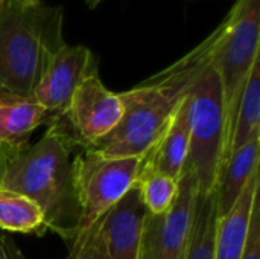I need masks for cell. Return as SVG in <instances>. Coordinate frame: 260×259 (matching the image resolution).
<instances>
[{"instance_id":"obj_1","label":"cell","mask_w":260,"mask_h":259,"mask_svg":"<svg viewBox=\"0 0 260 259\" xmlns=\"http://www.w3.org/2000/svg\"><path fill=\"white\" fill-rule=\"evenodd\" d=\"M222 23L183 58L119 93L123 114L119 125L90 148L105 157H145L168 130L195 81L210 66Z\"/></svg>"},{"instance_id":"obj_21","label":"cell","mask_w":260,"mask_h":259,"mask_svg":"<svg viewBox=\"0 0 260 259\" xmlns=\"http://www.w3.org/2000/svg\"><path fill=\"white\" fill-rule=\"evenodd\" d=\"M21 147H15V145H9L6 142H2L0 140V186H2V182H3V177L11 165V162L14 160L15 154L18 153Z\"/></svg>"},{"instance_id":"obj_2","label":"cell","mask_w":260,"mask_h":259,"mask_svg":"<svg viewBox=\"0 0 260 259\" xmlns=\"http://www.w3.org/2000/svg\"><path fill=\"white\" fill-rule=\"evenodd\" d=\"M76 148L53 124L34 145H24L11 162L2 186L26 195L44 214L46 229L67 243L79 226V206L73 185L72 151Z\"/></svg>"},{"instance_id":"obj_11","label":"cell","mask_w":260,"mask_h":259,"mask_svg":"<svg viewBox=\"0 0 260 259\" xmlns=\"http://www.w3.org/2000/svg\"><path fill=\"white\" fill-rule=\"evenodd\" d=\"M189 145H190V127H189L187 101L184 98L174 119L171 121L168 130L143 157L140 174L160 172L180 180L189 156Z\"/></svg>"},{"instance_id":"obj_7","label":"cell","mask_w":260,"mask_h":259,"mask_svg":"<svg viewBox=\"0 0 260 259\" xmlns=\"http://www.w3.org/2000/svg\"><path fill=\"white\" fill-rule=\"evenodd\" d=\"M122 114L119 93L108 90L96 73L78 87L67 111L52 118L49 124H53L76 148L85 150L111 133Z\"/></svg>"},{"instance_id":"obj_19","label":"cell","mask_w":260,"mask_h":259,"mask_svg":"<svg viewBox=\"0 0 260 259\" xmlns=\"http://www.w3.org/2000/svg\"><path fill=\"white\" fill-rule=\"evenodd\" d=\"M64 259H111L101 232V218L75 234Z\"/></svg>"},{"instance_id":"obj_3","label":"cell","mask_w":260,"mask_h":259,"mask_svg":"<svg viewBox=\"0 0 260 259\" xmlns=\"http://www.w3.org/2000/svg\"><path fill=\"white\" fill-rule=\"evenodd\" d=\"M64 9L21 0L0 2V84L32 98L55 53L66 46Z\"/></svg>"},{"instance_id":"obj_13","label":"cell","mask_w":260,"mask_h":259,"mask_svg":"<svg viewBox=\"0 0 260 259\" xmlns=\"http://www.w3.org/2000/svg\"><path fill=\"white\" fill-rule=\"evenodd\" d=\"M259 197V171L251 177L232 211L218 218L215 235V259H241L253 205Z\"/></svg>"},{"instance_id":"obj_22","label":"cell","mask_w":260,"mask_h":259,"mask_svg":"<svg viewBox=\"0 0 260 259\" xmlns=\"http://www.w3.org/2000/svg\"><path fill=\"white\" fill-rule=\"evenodd\" d=\"M2 243H3V249H5V255L6 259H26L23 255V252L18 249V246L15 244V241L9 237H2Z\"/></svg>"},{"instance_id":"obj_16","label":"cell","mask_w":260,"mask_h":259,"mask_svg":"<svg viewBox=\"0 0 260 259\" xmlns=\"http://www.w3.org/2000/svg\"><path fill=\"white\" fill-rule=\"evenodd\" d=\"M216 221V189L207 194L198 192L184 259H215Z\"/></svg>"},{"instance_id":"obj_10","label":"cell","mask_w":260,"mask_h":259,"mask_svg":"<svg viewBox=\"0 0 260 259\" xmlns=\"http://www.w3.org/2000/svg\"><path fill=\"white\" fill-rule=\"evenodd\" d=\"M149 212L136 183L101 217V232L111 259H140Z\"/></svg>"},{"instance_id":"obj_24","label":"cell","mask_w":260,"mask_h":259,"mask_svg":"<svg viewBox=\"0 0 260 259\" xmlns=\"http://www.w3.org/2000/svg\"><path fill=\"white\" fill-rule=\"evenodd\" d=\"M0 259H6L5 249H3V243H2V235H0Z\"/></svg>"},{"instance_id":"obj_20","label":"cell","mask_w":260,"mask_h":259,"mask_svg":"<svg viewBox=\"0 0 260 259\" xmlns=\"http://www.w3.org/2000/svg\"><path fill=\"white\" fill-rule=\"evenodd\" d=\"M241 259H260V208L259 197L253 205L248 234Z\"/></svg>"},{"instance_id":"obj_4","label":"cell","mask_w":260,"mask_h":259,"mask_svg":"<svg viewBox=\"0 0 260 259\" xmlns=\"http://www.w3.org/2000/svg\"><path fill=\"white\" fill-rule=\"evenodd\" d=\"M186 101L190 145L184 169L193 174L198 192H213L225 163L227 130L221 79L212 63L195 81Z\"/></svg>"},{"instance_id":"obj_14","label":"cell","mask_w":260,"mask_h":259,"mask_svg":"<svg viewBox=\"0 0 260 259\" xmlns=\"http://www.w3.org/2000/svg\"><path fill=\"white\" fill-rule=\"evenodd\" d=\"M259 151L260 131L235 151L225 162L216 188L218 218L232 211L251 177L259 171Z\"/></svg>"},{"instance_id":"obj_18","label":"cell","mask_w":260,"mask_h":259,"mask_svg":"<svg viewBox=\"0 0 260 259\" xmlns=\"http://www.w3.org/2000/svg\"><path fill=\"white\" fill-rule=\"evenodd\" d=\"M137 185L149 215L166 214L178 194V180L160 172L139 174Z\"/></svg>"},{"instance_id":"obj_23","label":"cell","mask_w":260,"mask_h":259,"mask_svg":"<svg viewBox=\"0 0 260 259\" xmlns=\"http://www.w3.org/2000/svg\"><path fill=\"white\" fill-rule=\"evenodd\" d=\"M101 2H102V0H85V3H87V6H88L90 9H94Z\"/></svg>"},{"instance_id":"obj_26","label":"cell","mask_w":260,"mask_h":259,"mask_svg":"<svg viewBox=\"0 0 260 259\" xmlns=\"http://www.w3.org/2000/svg\"><path fill=\"white\" fill-rule=\"evenodd\" d=\"M0 2H2V0H0Z\"/></svg>"},{"instance_id":"obj_5","label":"cell","mask_w":260,"mask_h":259,"mask_svg":"<svg viewBox=\"0 0 260 259\" xmlns=\"http://www.w3.org/2000/svg\"><path fill=\"white\" fill-rule=\"evenodd\" d=\"M221 23L222 32L213 50L212 66L219 75L224 96L227 162L241 96L260 56V0H236Z\"/></svg>"},{"instance_id":"obj_6","label":"cell","mask_w":260,"mask_h":259,"mask_svg":"<svg viewBox=\"0 0 260 259\" xmlns=\"http://www.w3.org/2000/svg\"><path fill=\"white\" fill-rule=\"evenodd\" d=\"M142 163L143 157H105L93 150H79L72 160L78 231L99 220L137 183Z\"/></svg>"},{"instance_id":"obj_8","label":"cell","mask_w":260,"mask_h":259,"mask_svg":"<svg viewBox=\"0 0 260 259\" xmlns=\"http://www.w3.org/2000/svg\"><path fill=\"white\" fill-rule=\"evenodd\" d=\"M198 183L193 174L183 169L178 194L163 215H148L140 259H184L190 238Z\"/></svg>"},{"instance_id":"obj_25","label":"cell","mask_w":260,"mask_h":259,"mask_svg":"<svg viewBox=\"0 0 260 259\" xmlns=\"http://www.w3.org/2000/svg\"><path fill=\"white\" fill-rule=\"evenodd\" d=\"M23 3H26V5H34V3H38L40 0H21Z\"/></svg>"},{"instance_id":"obj_12","label":"cell","mask_w":260,"mask_h":259,"mask_svg":"<svg viewBox=\"0 0 260 259\" xmlns=\"http://www.w3.org/2000/svg\"><path fill=\"white\" fill-rule=\"evenodd\" d=\"M52 116L34 98L21 96L0 84V140L15 147L27 145L29 136Z\"/></svg>"},{"instance_id":"obj_9","label":"cell","mask_w":260,"mask_h":259,"mask_svg":"<svg viewBox=\"0 0 260 259\" xmlns=\"http://www.w3.org/2000/svg\"><path fill=\"white\" fill-rule=\"evenodd\" d=\"M96 73L98 60L88 47L66 44L49 63L32 98L52 118L62 116L78 87Z\"/></svg>"},{"instance_id":"obj_17","label":"cell","mask_w":260,"mask_h":259,"mask_svg":"<svg viewBox=\"0 0 260 259\" xmlns=\"http://www.w3.org/2000/svg\"><path fill=\"white\" fill-rule=\"evenodd\" d=\"M260 131V56L254 61L244 87L235 130L230 143V156ZM229 156V157H230Z\"/></svg>"},{"instance_id":"obj_15","label":"cell","mask_w":260,"mask_h":259,"mask_svg":"<svg viewBox=\"0 0 260 259\" xmlns=\"http://www.w3.org/2000/svg\"><path fill=\"white\" fill-rule=\"evenodd\" d=\"M0 229L12 234H40L46 231L40 206L23 194L0 188Z\"/></svg>"}]
</instances>
